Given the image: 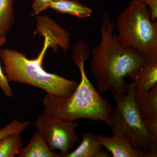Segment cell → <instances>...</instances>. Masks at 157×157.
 <instances>
[{
    "mask_svg": "<svg viewBox=\"0 0 157 157\" xmlns=\"http://www.w3.org/2000/svg\"><path fill=\"white\" fill-rule=\"evenodd\" d=\"M90 49L88 45L84 41H80L73 46V60L78 67L83 62L85 63L90 57Z\"/></svg>",
    "mask_w": 157,
    "mask_h": 157,
    "instance_id": "cell-16",
    "label": "cell"
},
{
    "mask_svg": "<svg viewBox=\"0 0 157 157\" xmlns=\"http://www.w3.org/2000/svg\"><path fill=\"white\" fill-rule=\"evenodd\" d=\"M142 120L148 133L157 139V118L142 119Z\"/></svg>",
    "mask_w": 157,
    "mask_h": 157,
    "instance_id": "cell-20",
    "label": "cell"
},
{
    "mask_svg": "<svg viewBox=\"0 0 157 157\" xmlns=\"http://www.w3.org/2000/svg\"><path fill=\"white\" fill-rule=\"evenodd\" d=\"M84 64L82 62L78 67L81 81L73 94L69 97L45 95L42 100L43 113L70 121L78 119L101 121L110 127L112 106L89 80Z\"/></svg>",
    "mask_w": 157,
    "mask_h": 157,
    "instance_id": "cell-3",
    "label": "cell"
},
{
    "mask_svg": "<svg viewBox=\"0 0 157 157\" xmlns=\"http://www.w3.org/2000/svg\"><path fill=\"white\" fill-rule=\"evenodd\" d=\"M21 133H14L0 140V157H14L22 148Z\"/></svg>",
    "mask_w": 157,
    "mask_h": 157,
    "instance_id": "cell-15",
    "label": "cell"
},
{
    "mask_svg": "<svg viewBox=\"0 0 157 157\" xmlns=\"http://www.w3.org/2000/svg\"><path fill=\"white\" fill-rule=\"evenodd\" d=\"M35 126L52 151L59 150L60 157L70 153L79 140L76 133L78 123L64 120L42 113L35 122Z\"/></svg>",
    "mask_w": 157,
    "mask_h": 157,
    "instance_id": "cell-6",
    "label": "cell"
},
{
    "mask_svg": "<svg viewBox=\"0 0 157 157\" xmlns=\"http://www.w3.org/2000/svg\"><path fill=\"white\" fill-rule=\"evenodd\" d=\"M115 25L109 14L104 13L101 26V40L92 48L91 71L100 94L110 90L121 95L128 88L125 78L137 72L147 62L138 51L123 46L114 32Z\"/></svg>",
    "mask_w": 157,
    "mask_h": 157,
    "instance_id": "cell-1",
    "label": "cell"
},
{
    "mask_svg": "<svg viewBox=\"0 0 157 157\" xmlns=\"http://www.w3.org/2000/svg\"><path fill=\"white\" fill-rule=\"evenodd\" d=\"M107 151L104 150L95 137L90 133L82 136L80 145L74 151L64 157H110Z\"/></svg>",
    "mask_w": 157,
    "mask_h": 157,
    "instance_id": "cell-10",
    "label": "cell"
},
{
    "mask_svg": "<svg viewBox=\"0 0 157 157\" xmlns=\"http://www.w3.org/2000/svg\"><path fill=\"white\" fill-rule=\"evenodd\" d=\"M7 42L6 36H0V48L5 45ZM0 88L3 93L7 97L11 98L13 96V91L9 86V82L7 80L0 63Z\"/></svg>",
    "mask_w": 157,
    "mask_h": 157,
    "instance_id": "cell-18",
    "label": "cell"
},
{
    "mask_svg": "<svg viewBox=\"0 0 157 157\" xmlns=\"http://www.w3.org/2000/svg\"><path fill=\"white\" fill-rule=\"evenodd\" d=\"M49 8L61 14H68L79 18L90 17L92 10L77 0H54Z\"/></svg>",
    "mask_w": 157,
    "mask_h": 157,
    "instance_id": "cell-13",
    "label": "cell"
},
{
    "mask_svg": "<svg viewBox=\"0 0 157 157\" xmlns=\"http://www.w3.org/2000/svg\"><path fill=\"white\" fill-rule=\"evenodd\" d=\"M31 121H20L17 119L13 120L10 123L0 129V140L7 136L14 133H22L25 131L30 125Z\"/></svg>",
    "mask_w": 157,
    "mask_h": 157,
    "instance_id": "cell-17",
    "label": "cell"
},
{
    "mask_svg": "<svg viewBox=\"0 0 157 157\" xmlns=\"http://www.w3.org/2000/svg\"><path fill=\"white\" fill-rule=\"evenodd\" d=\"M36 25L35 34L39 36H46L50 42V47L57 51L59 47L64 52L70 48V35L61 26L46 15H36Z\"/></svg>",
    "mask_w": 157,
    "mask_h": 157,
    "instance_id": "cell-7",
    "label": "cell"
},
{
    "mask_svg": "<svg viewBox=\"0 0 157 157\" xmlns=\"http://www.w3.org/2000/svg\"><path fill=\"white\" fill-rule=\"evenodd\" d=\"M44 45L36 58L30 59L17 51L4 48L0 50V59L3 73L9 82L29 85L44 90L48 94L69 97L76 90L78 82L48 73L42 67L43 58L50 43L44 36Z\"/></svg>",
    "mask_w": 157,
    "mask_h": 157,
    "instance_id": "cell-2",
    "label": "cell"
},
{
    "mask_svg": "<svg viewBox=\"0 0 157 157\" xmlns=\"http://www.w3.org/2000/svg\"><path fill=\"white\" fill-rule=\"evenodd\" d=\"M112 137L95 135L97 139L113 157H146L143 150L134 148L126 137L119 133H113Z\"/></svg>",
    "mask_w": 157,
    "mask_h": 157,
    "instance_id": "cell-8",
    "label": "cell"
},
{
    "mask_svg": "<svg viewBox=\"0 0 157 157\" xmlns=\"http://www.w3.org/2000/svg\"><path fill=\"white\" fill-rule=\"evenodd\" d=\"M54 0H35L32 9L34 14L39 15L42 11L49 8L51 4Z\"/></svg>",
    "mask_w": 157,
    "mask_h": 157,
    "instance_id": "cell-19",
    "label": "cell"
},
{
    "mask_svg": "<svg viewBox=\"0 0 157 157\" xmlns=\"http://www.w3.org/2000/svg\"><path fill=\"white\" fill-rule=\"evenodd\" d=\"M17 157H60L59 154L49 148L38 132L33 135L29 143L16 155Z\"/></svg>",
    "mask_w": 157,
    "mask_h": 157,
    "instance_id": "cell-11",
    "label": "cell"
},
{
    "mask_svg": "<svg viewBox=\"0 0 157 157\" xmlns=\"http://www.w3.org/2000/svg\"><path fill=\"white\" fill-rule=\"evenodd\" d=\"M130 83L136 89V95L146 93L157 86V61H147L139 71L133 73Z\"/></svg>",
    "mask_w": 157,
    "mask_h": 157,
    "instance_id": "cell-9",
    "label": "cell"
},
{
    "mask_svg": "<svg viewBox=\"0 0 157 157\" xmlns=\"http://www.w3.org/2000/svg\"><path fill=\"white\" fill-rule=\"evenodd\" d=\"M145 4L132 0L120 14L115 26L123 46L138 51L147 61H157V22L152 21Z\"/></svg>",
    "mask_w": 157,
    "mask_h": 157,
    "instance_id": "cell-4",
    "label": "cell"
},
{
    "mask_svg": "<svg viewBox=\"0 0 157 157\" xmlns=\"http://www.w3.org/2000/svg\"><path fill=\"white\" fill-rule=\"evenodd\" d=\"M14 0H0V36H6L15 22Z\"/></svg>",
    "mask_w": 157,
    "mask_h": 157,
    "instance_id": "cell-14",
    "label": "cell"
},
{
    "mask_svg": "<svg viewBox=\"0 0 157 157\" xmlns=\"http://www.w3.org/2000/svg\"><path fill=\"white\" fill-rule=\"evenodd\" d=\"M135 101L142 119L157 118V86L146 93L135 94Z\"/></svg>",
    "mask_w": 157,
    "mask_h": 157,
    "instance_id": "cell-12",
    "label": "cell"
},
{
    "mask_svg": "<svg viewBox=\"0 0 157 157\" xmlns=\"http://www.w3.org/2000/svg\"><path fill=\"white\" fill-rule=\"evenodd\" d=\"M141 3H144L149 6L151 18L152 21L157 20V0H137Z\"/></svg>",
    "mask_w": 157,
    "mask_h": 157,
    "instance_id": "cell-21",
    "label": "cell"
},
{
    "mask_svg": "<svg viewBox=\"0 0 157 157\" xmlns=\"http://www.w3.org/2000/svg\"><path fill=\"white\" fill-rule=\"evenodd\" d=\"M136 90L128 85L125 94L112 93L116 104L112 108L110 128L113 133L127 137L134 148L142 150L146 157H157V139L151 135L144 124L135 104Z\"/></svg>",
    "mask_w": 157,
    "mask_h": 157,
    "instance_id": "cell-5",
    "label": "cell"
}]
</instances>
